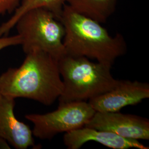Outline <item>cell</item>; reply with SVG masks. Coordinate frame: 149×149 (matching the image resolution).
<instances>
[{
    "instance_id": "4fadbf2b",
    "label": "cell",
    "mask_w": 149,
    "mask_h": 149,
    "mask_svg": "<svg viewBox=\"0 0 149 149\" xmlns=\"http://www.w3.org/2000/svg\"><path fill=\"white\" fill-rule=\"evenodd\" d=\"M22 43L21 38L18 35L11 37H0V51L5 48L21 45Z\"/></svg>"
},
{
    "instance_id": "8fae6325",
    "label": "cell",
    "mask_w": 149,
    "mask_h": 149,
    "mask_svg": "<svg viewBox=\"0 0 149 149\" xmlns=\"http://www.w3.org/2000/svg\"><path fill=\"white\" fill-rule=\"evenodd\" d=\"M65 0H22L13 16L0 26V37L6 36L15 26L18 19L27 11L37 8H43L52 12L59 19Z\"/></svg>"
},
{
    "instance_id": "5b68a950",
    "label": "cell",
    "mask_w": 149,
    "mask_h": 149,
    "mask_svg": "<svg viewBox=\"0 0 149 149\" xmlns=\"http://www.w3.org/2000/svg\"><path fill=\"white\" fill-rule=\"evenodd\" d=\"M96 111L86 101L59 102L58 108L45 114H29L25 118L33 124V135L50 140L58 134L85 127Z\"/></svg>"
},
{
    "instance_id": "52a82bcc",
    "label": "cell",
    "mask_w": 149,
    "mask_h": 149,
    "mask_svg": "<svg viewBox=\"0 0 149 149\" xmlns=\"http://www.w3.org/2000/svg\"><path fill=\"white\" fill-rule=\"evenodd\" d=\"M149 98V85L138 81L118 80L111 90L89 100L96 112H119Z\"/></svg>"
},
{
    "instance_id": "30bf717a",
    "label": "cell",
    "mask_w": 149,
    "mask_h": 149,
    "mask_svg": "<svg viewBox=\"0 0 149 149\" xmlns=\"http://www.w3.org/2000/svg\"><path fill=\"white\" fill-rule=\"evenodd\" d=\"M118 0H65L74 11L100 23H106L116 10Z\"/></svg>"
},
{
    "instance_id": "8992f818",
    "label": "cell",
    "mask_w": 149,
    "mask_h": 149,
    "mask_svg": "<svg viewBox=\"0 0 149 149\" xmlns=\"http://www.w3.org/2000/svg\"><path fill=\"white\" fill-rule=\"evenodd\" d=\"M85 127L111 132L124 138L149 139L148 119L120 112H96Z\"/></svg>"
},
{
    "instance_id": "ba28073f",
    "label": "cell",
    "mask_w": 149,
    "mask_h": 149,
    "mask_svg": "<svg viewBox=\"0 0 149 149\" xmlns=\"http://www.w3.org/2000/svg\"><path fill=\"white\" fill-rule=\"evenodd\" d=\"M15 99L0 92V138L17 149L34 146L32 130L17 119L14 112Z\"/></svg>"
},
{
    "instance_id": "7c38bea8",
    "label": "cell",
    "mask_w": 149,
    "mask_h": 149,
    "mask_svg": "<svg viewBox=\"0 0 149 149\" xmlns=\"http://www.w3.org/2000/svg\"><path fill=\"white\" fill-rule=\"evenodd\" d=\"M21 0H0V16L7 12H14L19 6Z\"/></svg>"
},
{
    "instance_id": "3957f363",
    "label": "cell",
    "mask_w": 149,
    "mask_h": 149,
    "mask_svg": "<svg viewBox=\"0 0 149 149\" xmlns=\"http://www.w3.org/2000/svg\"><path fill=\"white\" fill-rule=\"evenodd\" d=\"M112 65L94 63L84 56L65 55L58 60L63 80V91L59 102L87 101L106 92L118 80L111 74Z\"/></svg>"
},
{
    "instance_id": "9c48e42d",
    "label": "cell",
    "mask_w": 149,
    "mask_h": 149,
    "mask_svg": "<svg viewBox=\"0 0 149 149\" xmlns=\"http://www.w3.org/2000/svg\"><path fill=\"white\" fill-rule=\"evenodd\" d=\"M63 141L69 149H79L86 143L94 141L113 149H148L139 140L124 138L111 132L83 127L64 134Z\"/></svg>"
},
{
    "instance_id": "277c9868",
    "label": "cell",
    "mask_w": 149,
    "mask_h": 149,
    "mask_svg": "<svg viewBox=\"0 0 149 149\" xmlns=\"http://www.w3.org/2000/svg\"><path fill=\"white\" fill-rule=\"evenodd\" d=\"M24 53L41 50L59 60L65 52L63 44L64 26L52 12L43 8L27 11L16 22Z\"/></svg>"
},
{
    "instance_id": "6da1fadb",
    "label": "cell",
    "mask_w": 149,
    "mask_h": 149,
    "mask_svg": "<svg viewBox=\"0 0 149 149\" xmlns=\"http://www.w3.org/2000/svg\"><path fill=\"white\" fill-rule=\"evenodd\" d=\"M63 91L58 60L41 50L26 54L19 67L0 75V92L15 99L24 98L50 106Z\"/></svg>"
},
{
    "instance_id": "7a4b0ae2",
    "label": "cell",
    "mask_w": 149,
    "mask_h": 149,
    "mask_svg": "<svg viewBox=\"0 0 149 149\" xmlns=\"http://www.w3.org/2000/svg\"><path fill=\"white\" fill-rule=\"evenodd\" d=\"M59 20L65 31V55L84 56L113 65L118 58L127 53V44L122 34L112 37L101 23L78 13L66 4Z\"/></svg>"
}]
</instances>
